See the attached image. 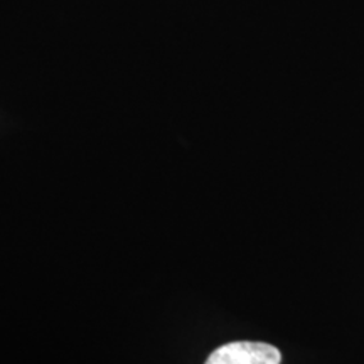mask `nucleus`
Instances as JSON below:
<instances>
[{
  "instance_id": "nucleus-1",
  "label": "nucleus",
  "mask_w": 364,
  "mask_h": 364,
  "mask_svg": "<svg viewBox=\"0 0 364 364\" xmlns=\"http://www.w3.org/2000/svg\"><path fill=\"white\" fill-rule=\"evenodd\" d=\"M280 361L282 354L275 346L238 341L213 351L206 364H280Z\"/></svg>"
}]
</instances>
